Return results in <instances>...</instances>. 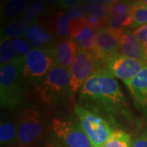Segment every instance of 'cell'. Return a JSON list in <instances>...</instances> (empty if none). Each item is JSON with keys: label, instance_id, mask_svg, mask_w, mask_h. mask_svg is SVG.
<instances>
[{"label": "cell", "instance_id": "83f0119b", "mask_svg": "<svg viewBox=\"0 0 147 147\" xmlns=\"http://www.w3.org/2000/svg\"><path fill=\"white\" fill-rule=\"evenodd\" d=\"M86 26H87L86 17L71 20V23H70V34H69L70 37L72 38H74Z\"/></svg>", "mask_w": 147, "mask_h": 147}, {"label": "cell", "instance_id": "5bb4252c", "mask_svg": "<svg viewBox=\"0 0 147 147\" xmlns=\"http://www.w3.org/2000/svg\"><path fill=\"white\" fill-rule=\"evenodd\" d=\"M24 37L35 48H46L54 41L53 35L38 23H34L29 26Z\"/></svg>", "mask_w": 147, "mask_h": 147}, {"label": "cell", "instance_id": "8d00e7d4", "mask_svg": "<svg viewBox=\"0 0 147 147\" xmlns=\"http://www.w3.org/2000/svg\"><path fill=\"white\" fill-rule=\"evenodd\" d=\"M85 1L89 3H105V0H85Z\"/></svg>", "mask_w": 147, "mask_h": 147}, {"label": "cell", "instance_id": "836d02e7", "mask_svg": "<svg viewBox=\"0 0 147 147\" xmlns=\"http://www.w3.org/2000/svg\"><path fill=\"white\" fill-rule=\"evenodd\" d=\"M131 147H147V131H144L133 140Z\"/></svg>", "mask_w": 147, "mask_h": 147}, {"label": "cell", "instance_id": "7a4b0ae2", "mask_svg": "<svg viewBox=\"0 0 147 147\" xmlns=\"http://www.w3.org/2000/svg\"><path fill=\"white\" fill-rule=\"evenodd\" d=\"M24 57L14 61L0 68V102L2 108L13 110L22 102L25 94Z\"/></svg>", "mask_w": 147, "mask_h": 147}, {"label": "cell", "instance_id": "2e32d148", "mask_svg": "<svg viewBox=\"0 0 147 147\" xmlns=\"http://www.w3.org/2000/svg\"><path fill=\"white\" fill-rule=\"evenodd\" d=\"M29 28L24 19H16L1 28V40L16 38L25 34Z\"/></svg>", "mask_w": 147, "mask_h": 147}, {"label": "cell", "instance_id": "e575fe53", "mask_svg": "<svg viewBox=\"0 0 147 147\" xmlns=\"http://www.w3.org/2000/svg\"><path fill=\"white\" fill-rule=\"evenodd\" d=\"M83 0H59V5L63 8H72L80 4Z\"/></svg>", "mask_w": 147, "mask_h": 147}, {"label": "cell", "instance_id": "8992f818", "mask_svg": "<svg viewBox=\"0 0 147 147\" xmlns=\"http://www.w3.org/2000/svg\"><path fill=\"white\" fill-rule=\"evenodd\" d=\"M46 125L42 115L34 109L21 113L17 123V146L31 147L42 139Z\"/></svg>", "mask_w": 147, "mask_h": 147}, {"label": "cell", "instance_id": "30bf717a", "mask_svg": "<svg viewBox=\"0 0 147 147\" xmlns=\"http://www.w3.org/2000/svg\"><path fill=\"white\" fill-rule=\"evenodd\" d=\"M120 37L121 34L109 27L98 31L96 43L92 52L103 65L109 58L119 53Z\"/></svg>", "mask_w": 147, "mask_h": 147}, {"label": "cell", "instance_id": "44dd1931", "mask_svg": "<svg viewBox=\"0 0 147 147\" xmlns=\"http://www.w3.org/2000/svg\"><path fill=\"white\" fill-rule=\"evenodd\" d=\"M18 56L13 46V39L1 40L0 44V62L1 65H4L14 61Z\"/></svg>", "mask_w": 147, "mask_h": 147}, {"label": "cell", "instance_id": "4fadbf2b", "mask_svg": "<svg viewBox=\"0 0 147 147\" xmlns=\"http://www.w3.org/2000/svg\"><path fill=\"white\" fill-rule=\"evenodd\" d=\"M54 49L58 65L70 68L79 51L78 43L72 38H68L61 41Z\"/></svg>", "mask_w": 147, "mask_h": 147}, {"label": "cell", "instance_id": "d590c367", "mask_svg": "<svg viewBox=\"0 0 147 147\" xmlns=\"http://www.w3.org/2000/svg\"><path fill=\"white\" fill-rule=\"evenodd\" d=\"M124 1H131V0H105V3L107 5H110L115 3H119V2H124Z\"/></svg>", "mask_w": 147, "mask_h": 147}, {"label": "cell", "instance_id": "9a60e30c", "mask_svg": "<svg viewBox=\"0 0 147 147\" xmlns=\"http://www.w3.org/2000/svg\"><path fill=\"white\" fill-rule=\"evenodd\" d=\"M28 0H4L1 5V20L9 21L16 18L26 8Z\"/></svg>", "mask_w": 147, "mask_h": 147}, {"label": "cell", "instance_id": "74e56055", "mask_svg": "<svg viewBox=\"0 0 147 147\" xmlns=\"http://www.w3.org/2000/svg\"><path fill=\"white\" fill-rule=\"evenodd\" d=\"M47 2H48L49 3H52V4H54V3H57V2H59V0H47Z\"/></svg>", "mask_w": 147, "mask_h": 147}, {"label": "cell", "instance_id": "f546056e", "mask_svg": "<svg viewBox=\"0 0 147 147\" xmlns=\"http://www.w3.org/2000/svg\"><path fill=\"white\" fill-rule=\"evenodd\" d=\"M97 36H98V31L93 32L92 34L88 39L78 43L79 49L85 50V51H88V52H92L93 50V48H94L96 43Z\"/></svg>", "mask_w": 147, "mask_h": 147}, {"label": "cell", "instance_id": "f35d334b", "mask_svg": "<svg viewBox=\"0 0 147 147\" xmlns=\"http://www.w3.org/2000/svg\"><path fill=\"white\" fill-rule=\"evenodd\" d=\"M144 48H145V52H146V57H147V42L144 45Z\"/></svg>", "mask_w": 147, "mask_h": 147}, {"label": "cell", "instance_id": "4dcf8cb0", "mask_svg": "<svg viewBox=\"0 0 147 147\" xmlns=\"http://www.w3.org/2000/svg\"><path fill=\"white\" fill-rule=\"evenodd\" d=\"M133 34L137 37V39L145 45L147 42V24L138 27L133 30Z\"/></svg>", "mask_w": 147, "mask_h": 147}, {"label": "cell", "instance_id": "ffe728a7", "mask_svg": "<svg viewBox=\"0 0 147 147\" xmlns=\"http://www.w3.org/2000/svg\"><path fill=\"white\" fill-rule=\"evenodd\" d=\"M131 12H127L120 15L110 16L108 22L109 28L113 31L116 32L119 34H122L124 29L127 26H131Z\"/></svg>", "mask_w": 147, "mask_h": 147}, {"label": "cell", "instance_id": "ac0fdd59", "mask_svg": "<svg viewBox=\"0 0 147 147\" xmlns=\"http://www.w3.org/2000/svg\"><path fill=\"white\" fill-rule=\"evenodd\" d=\"M131 28L137 29L147 24V6L141 0H133L131 9Z\"/></svg>", "mask_w": 147, "mask_h": 147}, {"label": "cell", "instance_id": "d6a6232c", "mask_svg": "<svg viewBox=\"0 0 147 147\" xmlns=\"http://www.w3.org/2000/svg\"><path fill=\"white\" fill-rule=\"evenodd\" d=\"M95 30H92L89 26H88V25H87V26L85 27L84 30L80 32L79 34L75 37L74 38H73V39L75 42H77V43H79V42H83L84 40L88 39V38L92 34V33Z\"/></svg>", "mask_w": 147, "mask_h": 147}, {"label": "cell", "instance_id": "484cf974", "mask_svg": "<svg viewBox=\"0 0 147 147\" xmlns=\"http://www.w3.org/2000/svg\"><path fill=\"white\" fill-rule=\"evenodd\" d=\"M13 46L18 57H25L32 50L31 44L21 38L13 39Z\"/></svg>", "mask_w": 147, "mask_h": 147}, {"label": "cell", "instance_id": "d4e9b609", "mask_svg": "<svg viewBox=\"0 0 147 147\" xmlns=\"http://www.w3.org/2000/svg\"><path fill=\"white\" fill-rule=\"evenodd\" d=\"M87 11L88 15H93L105 20L110 19V13L108 11V7L102 3H89L87 6Z\"/></svg>", "mask_w": 147, "mask_h": 147}, {"label": "cell", "instance_id": "8fae6325", "mask_svg": "<svg viewBox=\"0 0 147 147\" xmlns=\"http://www.w3.org/2000/svg\"><path fill=\"white\" fill-rule=\"evenodd\" d=\"M119 52L122 55L137 60L147 61L144 45L140 42L133 33L124 30L119 38Z\"/></svg>", "mask_w": 147, "mask_h": 147}, {"label": "cell", "instance_id": "cb8c5ba5", "mask_svg": "<svg viewBox=\"0 0 147 147\" xmlns=\"http://www.w3.org/2000/svg\"><path fill=\"white\" fill-rule=\"evenodd\" d=\"M132 2L133 1H124V2H119L107 5L108 11L110 13V17L127 13V12H131Z\"/></svg>", "mask_w": 147, "mask_h": 147}, {"label": "cell", "instance_id": "7c38bea8", "mask_svg": "<svg viewBox=\"0 0 147 147\" xmlns=\"http://www.w3.org/2000/svg\"><path fill=\"white\" fill-rule=\"evenodd\" d=\"M125 85L134 100L147 115V66Z\"/></svg>", "mask_w": 147, "mask_h": 147}, {"label": "cell", "instance_id": "60d3db41", "mask_svg": "<svg viewBox=\"0 0 147 147\" xmlns=\"http://www.w3.org/2000/svg\"><path fill=\"white\" fill-rule=\"evenodd\" d=\"M16 147H21V146H16Z\"/></svg>", "mask_w": 147, "mask_h": 147}, {"label": "cell", "instance_id": "e0dca14e", "mask_svg": "<svg viewBox=\"0 0 147 147\" xmlns=\"http://www.w3.org/2000/svg\"><path fill=\"white\" fill-rule=\"evenodd\" d=\"M0 142L2 147L12 146L17 143V125L11 121H2L0 125Z\"/></svg>", "mask_w": 147, "mask_h": 147}, {"label": "cell", "instance_id": "52a82bcc", "mask_svg": "<svg viewBox=\"0 0 147 147\" xmlns=\"http://www.w3.org/2000/svg\"><path fill=\"white\" fill-rule=\"evenodd\" d=\"M52 131L55 140L63 147H92L79 121L54 119Z\"/></svg>", "mask_w": 147, "mask_h": 147}, {"label": "cell", "instance_id": "6da1fadb", "mask_svg": "<svg viewBox=\"0 0 147 147\" xmlns=\"http://www.w3.org/2000/svg\"><path fill=\"white\" fill-rule=\"evenodd\" d=\"M80 100L91 110L110 116L128 117V105L121 92L119 84L106 68L97 69L85 82L79 95Z\"/></svg>", "mask_w": 147, "mask_h": 147}, {"label": "cell", "instance_id": "5b68a950", "mask_svg": "<svg viewBox=\"0 0 147 147\" xmlns=\"http://www.w3.org/2000/svg\"><path fill=\"white\" fill-rule=\"evenodd\" d=\"M56 65L57 61L54 48H34L24 57L26 80L38 86Z\"/></svg>", "mask_w": 147, "mask_h": 147}, {"label": "cell", "instance_id": "277c9868", "mask_svg": "<svg viewBox=\"0 0 147 147\" xmlns=\"http://www.w3.org/2000/svg\"><path fill=\"white\" fill-rule=\"evenodd\" d=\"M75 113L92 147H102L113 133V126L99 113L81 105H75Z\"/></svg>", "mask_w": 147, "mask_h": 147}, {"label": "cell", "instance_id": "7402d4cb", "mask_svg": "<svg viewBox=\"0 0 147 147\" xmlns=\"http://www.w3.org/2000/svg\"><path fill=\"white\" fill-rule=\"evenodd\" d=\"M70 23L71 19L67 13L59 12L57 16L56 33L59 37H67L70 34Z\"/></svg>", "mask_w": 147, "mask_h": 147}, {"label": "cell", "instance_id": "d6986e66", "mask_svg": "<svg viewBox=\"0 0 147 147\" xmlns=\"http://www.w3.org/2000/svg\"><path fill=\"white\" fill-rule=\"evenodd\" d=\"M131 136L123 130H115L102 147H131Z\"/></svg>", "mask_w": 147, "mask_h": 147}, {"label": "cell", "instance_id": "ab89813d", "mask_svg": "<svg viewBox=\"0 0 147 147\" xmlns=\"http://www.w3.org/2000/svg\"><path fill=\"white\" fill-rule=\"evenodd\" d=\"M141 1H142V2H143V3L147 6V0H141Z\"/></svg>", "mask_w": 147, "mask_h": 147}, {"label": "cell", "instance_id": "4316f807", "mask_svg": "<svg viewBox=\"0 0 147 147\" xmlns=\"http://www.w3.org/2000/svg\"><path fill=\"white\" fill-rule=\"evenodd\" d=\"M86 21L88 26H89L92 30L99 31L100 30L104 29V27L108 24L109 20L101 19L100 17H97L93 15H88L86 16Z\"/></svg>", "mask_w": 147, "mask_h": 147}, {"label": "cell", "instance_id": "603a6c76", "mask_svg": "<svg viewBox=\"0 0 147 147\" xmlns=\"http://www.w3.org/2000/svg\"><path fill=\"white\" fill-rule=\"evenodd\" d=\"M44 7V0H34L28 7L23 16L24 21L27 24H31L36 20L38 16Z\"/></svg>", "mask_w": 147, "mask_h": 147}, {"label": "cell", "instance_id": "1f68e13d", "mask_svg": "<svg viewBox=\"0 0 147 147\" xmlns=\"http://www.w3.org/2000/svg\"><path fill=\"white\" fill-rule=\"evenodd\" d=\"M31 147H63L60 143H58L56 140L53 139H47L42 138L39 142H38L36 144H34Z\"/></svg>", "mask_w": 147, "mask_h": 147}, {"label": "cell", "instance_id": "f1b7e54d", "mask_svg": "<svg viewBox=\"0 0 147 147\" xmlns=\"http://www.w3.org/2000/svg\"><path fill=\"white\" fill-rule=\"evenodd\" d=\"M86 12H88L87 6L84 3H80L79 5L69 9L67 11V15L71 20H74V19L86 17Z\"/></svg>", "mask_w": 147, "mask_h": 147}, {"label": "cell", "instance_id": "3957f363", "mask_svg": "<svg viewBox=\"0 0 147 147\" xmlns=\"http://www.w3.org/2000/svg\"><path fill=\"white\" fill-rule=\"evenodd\" d=\"M72 90L70 88V71L61 65L54 66L46 78L36 86V94L47 104H57L68 98Z\"/></svg>", "mask_w": 147, "mask_h": 147}, {"label": "cell", "instance_id": "9c48e42d", "mask_svg": "<svg viewBox=\"0 0 147 147\" xmlns=\"http://www.w3.org/2000/svg\"><path fill=\"white\" fill-rule=\"evenodd\" d=\"M105 68L124 84L134 79L143 69L147 66V61L127 57L122 54H115L105 61Z\"/></svg>", "mask_w": 147, "mask_h": 147}, {"label": "cell", "instance_id": "ba28073f", "mask_svg": "<svg viewBox=\"0 0 147 147\" xmlns=\"http://www.w3.org/2000/svg\"><path fill=\"white\" fill-rule=\"evenodd\" d=\"M103 64L100 62L92 52L79 49L77 56L70 71V88L72 92H76L84 86L85 82L92 74L102 67Z\"/></svg>", "mask_w": 147, "mask_h": 147}]
</instances>
